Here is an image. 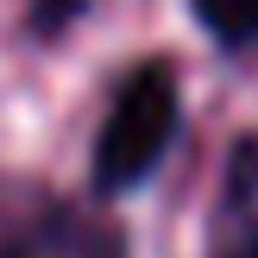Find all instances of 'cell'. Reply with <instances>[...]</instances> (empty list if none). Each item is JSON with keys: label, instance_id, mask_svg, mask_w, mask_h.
I'll return each instance as SVG.
<instances>
[{"label": "cell", "instance_id": "obj_5", "mask_svg": "<svg viewBox=\"0 0 258 258\" xmlns=\"http://www.w3.org/2000/svg\"><path fill=\"white\" fill-rule=\"evenodd\" d=\"M82 13H88V0H32L25 7V32L32 38H63Z\"/></svg>", "mask_w": 258, "mask_h": 258}, {"label": "cell", "instance_id": "obj_4", "mask_svg": "<svg viewBox=\"0 0 258 258\" xmlns=\"http://www.w3.org/2000/svg\"><path fill=\"white\" fill-rule=\"evenodd\" d=\"M196 25L221 50H252L258 44V0H189Z\"/></svg>", "mask_w": 258, "mask_h": 258}, {"label": "cell", "instance_id": "obj_3", "mask_svg": "<svg viewBox=\"0 0 258 258\" xmlns=\"http://www.w3.org/2000/svg\"><path fill=\"white\" fill-rule=\"evenodd\" d=\"M208 258H258V139H239L227 164L221 214H214V252Z\"/></svg>", "mask_w": 258, "mask_h": 258}, {"label": "cell", "instance_id": "obj_1", "mask_svg": "<svg viewBox=\"0 0 258 258\" xmlns=\"http://www.w3.org/2000/svg\"><path fill=\"white\" fill-rule=\"evenodd\" d=\"M176 133H183V82H176V70L164 57L133 63L113 82L107 113L95 126V151H88V189H95V202L107 208V202L145 189L164 170Z\"/></svg>", "mask_w": 258, "mask_h": 258}, {"label": "cell", "instance_id": "obj_2", "mask_svg": "<svg viewBox=\"0 0 258 258\" xmlns=\"http://www.w3.org/2000/svg\"><path fill=\"white\" fill-rule=\"evenodd\" d=\"M0 258H133V239L101 202L38 196L0 221Z\"/></svg>", "mask_w": 258, "mask_h": 258}]
</instances>
